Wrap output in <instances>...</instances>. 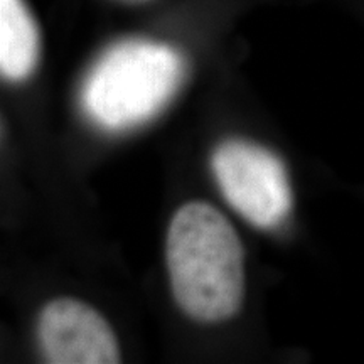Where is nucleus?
Listing matches in <instances>:
<instances>
[{"mask_svg": "<svg viewBox=\"0 0 364 364\" xmlns=\"http://www.w3.org/2000/svg\"><path fill=\"white\" fill-rule=\"evenodd\" d=\"M176 302L191 318L221 322L240 311L245 295V250L236 230L211 204L177 209L166 241Z\"/></svg>", "mask_w": 364, "mask_h": 364, "instance_id": "f257e3e1", "label": "nucleus"}, {"mask_svg": "<svg viewBox=\"0 0 364 364\" xmlns=\"http://www.w3.org/2000/svg\"><path fill=\"white\" fill-rule=\"evenodd\" d=\"M211 171L223 198L250 225L272 230L292 211L289 172L272 150L248 140H226L213 152Z\"/></svg>", "mask_w": 364, "mask_h": 364, "instance_id": "7ed1b4c3", "label": "nucleus"}, {"mask_svg": "<svg viewBox=\"0 0 364 364\" xmlns=\"http://www.w3.org/2000/svg\"><path fill=\"white\" fill-rule=\"evenodd\" d=\"M39 31L24 0H0V71L9 81H24L39 61Z\"/></svg>", "mask_w": 364, "mask_h": 364, "instance_id": "39448f33", "label": "nucleus"}, {"mask_svg": "<svg viewBox=\"0 0 364 364\" xmlns=\"http://www.w3.org/2000/svg\"><path fill=\"white\" fill-rule=\"evenodd\" d=\"M38 341L44 361L51 364H115L120 349L115 332L88 304L56 299L39 314Z\"/></svg>", "mask_w": 364, "mask_h": 364, "instance_id": "20e7f679", "label": "nucleus"}, {"mask_svg": "<svg viewBox=\"0 0 364 364\" xmlns=\"http://www.w3.org/2000/svg\"><path fill=\"white\" fill-rule=\"evenodd\" d=\"M186 78L177 49L149 39H127L107 49L81 86V108L105 132H127L157 117Z\"/></svg>", "mask_w": 364, "mask_h": 364, "instance_id": "f03ea898", "label": "nucleus"}]
</instances>
